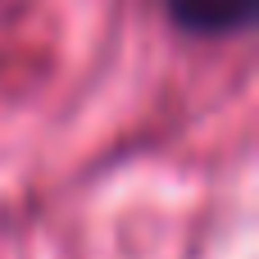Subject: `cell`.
<instances>
[{"label": "cell", "instance_id": "1", "mask_svg": "<svg viewBox=\"0 0 259 259\" xmlns=\"http://www.w3.org/2000/svg\"><path fill=\"white\" fill-rule=\"evenodd\" d=\"M164 14L178 32L219 41V36H241L259 14V0H164Z\"/></svg>", "mask_w": 259, "mask_h": 259}]
</instances>
